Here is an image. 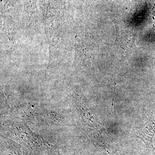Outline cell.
Segmentation results:
<instances>
[{"instance_id":"1","label":"cell","mask_w":155,"mask_h":155,"mask_svg":"<svg viewBox=\"0 0 155 155\" xmlns=\"http://www.w3.org/2000/svg\"><path fill=\"white\" fill-rule=\"evenodd\" d=\"M155 134V110L148 114L135 129L136 136L141 139L152 150H155L153 145Z\"/></svg>"},{"instance_id":"2","label":"cell","mask_w":155,"mask_h":155,"mask_svg":"<svg viewBox=\"0 0 155 155\" xmlns=\"http://www.w3.org/2000/svg\"></svg>"}]
</instances>
